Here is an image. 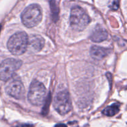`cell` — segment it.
<instances>
[{"label": "cell", "mask_w": 127, "mask_h": 127, "mask_svg": "<svg viewBox=\"0 0 127 127\" xmlns=\"http://www.w3.org/2000/svg\"><path fill=\"white\" fill-rule=\"evenodd\" d=\"M6 92L9 95L16 99H22L25 94V88L19 78H14L6 87Z\"/></svg>", "instance_id": "cell-7"}, {"label": "cell", "mask_w": 127, "mask_h": 127, "mask_svg": "<svg viewBox=\"0 0 127 127\" xmlns=\"http://www.w3.org/2000/svg\"><path fill=\"white\" fill-rule=\"evenodd\" d=\"M50 5L51 12L53 16V19H57L58 16V7L57 2L54 0H51L50 1Z\"/></svg>", "instance_id": "cell-12"}, {"label": "cell", "mask_w": 127, "mask_h": 127, "mask_svg": "<svg viewBox=\"0 0 127 127\" xmlns=\"http://www.w3.org/2000/svg\"><path fill=\"white\" fill-rule=\"evenodd\" d=\"M42 19V8L37 4L29 5L21 14L22 24L28 28H32L37 26Z\"/></svg>", "instance_id": "cell-2"}, {"label": "cell", "mask_w": 127, "mask_h": 127, "mask_svg": "<svg viewBox=\"0 0 127 127\" xmlns=\"http://www.w3.org/2000/svg\"><path fill=\"white\" fill-rule=\"evenodd\" d=\"M22 64V61L18 59L7 58L4 60L0 64V79L2 81L9 80Z\"/></svg>", "instance_id": "cell-5"}, {"label": "cell", "mask_w": 127, "mask_h": 127, "mask_svg": "<svg viewBox=\"0 0 127 127\" xmlns=\"http://www.w3.org/2000/svg\"><path fill=\"white\" fill-rule=\"evenodd\" d=\"M53 107L59 114L64 115L71 111L72 109L71 100L67 91L59 92L53 100Z\"/></svg>", "instance_id": "cell-6"}, {"label": "cell", "mask_w": 127, "mask_h": 127, "mask_svg": "<svg viewBox=\"0 0 127 127\" xmlns=\"http://www.w3.org/2000/svg\"><path fill=\"white\" fill-rule=\"evenodd\" d=\"M33 125L31 124H21V125H19L17 127H33Z\"/></svg>", "instance_id": "cell-14"}, {"label": "cell", "mask_w": 127, "mask_h": 127, "mask_svg": "<svg viewBox=\"0 0 127 127\" xmlns=\"http://www.w3.org/2000/svg\"><path fill=\"white\" fill-rule=\"evenodd\" d=\"M29 38L24 32H19L12 35L9 39L7 47L9 51L14 55H21L27 50Z\"/></svg>", "instance_id": "cell-1"}, {"label": "cell", "mask_w": 127, "mask_h": 127, "mask_svg": "<svg viewBox=\"0 0 127 127\" xmlns=\"http://www.w3.org/2000/svg\"><path fill=\"white\" fill-rule=\"evenodd\" d=\"M47 94V89L45 86L38 81L33 80L30 85L27 97L32 105L39 106L44 104Z\"/></svg>", "instance_id": "cell-4"}, {"label": "cell", "mask_w": 127, "mask_h": 127, "mask_svg": "<svg viewBox=\"0 0 127 127\" xmlns=\"http://www.w3.org/2000/svg\"><path fill=\"white\" fill-rule=\"evenodd\" d=\"M119 111H120V104L118 103H115L105 108L102 111V114L106 116L113 117L117 114Z\"/></svg>", "instance_id": "cell-11"}, {"label": "cell", "mask_w": 127, "mask_h": 127, "mask_svg": "<svg viewBox=\"0 0 127 127\" xmlns=\"http://www.w3.org/2000/svg\"><path fill=\"white\" fill-rule=\"evenodd\" d=\"M111 50L109 48L94 45L90 50V55L92 58L96 60H100L108 55Z\"/></svg>", "instance_id": "cell-9"}, {"label": "cell", "mask_w": 127, "mask_h": 127, "mask_svg": "<svg viewBox=\"0 0 127 127\" xmlns=\"http://www.w3.org/2000/svg\"><path fill=\"white\" fill-rule=\"evenodd\" d=\"M108 38V32L100 26H97L90 35V39L93 42L99 43L105 40Z\"/></svg>", "instance_id": "cell-8"}, {"label": "cell", "mask_w": 127, "mask_h": 127, "mask_svg": "<svg viewBox=\"0 0 127 127\" xmlns=\"http://www.w3.org/2000/svg\"><path fill=\"white\" fill-rule=\"evenodd\" d=\"M109 6L112 9L117 10L119 7V0H110Z\"/></svg>", "instance_id": "cell-13"}, {"label": "cell", "mask_w": 127, "mask_h": 127, "mask_svg": "<svg viewBox=\"0 0 127 127\" xmlns=\"http://www.w3.org/2000/svg\"><path fill=\"white\" fill-rule=\"evenodd\" d=\"M29 43L31 47L37 52H39L43 48L44 46L45 41L43 37L38 35H31L29 38Z\"/></svg>", "instance_id": "cell-10"}, {"label": "cell", "mask_w": 127, "mask_h": 127, "mask_svg": "<svg viewBox=\"0 0 127 127\" xmlns=\"http://www.w3.org/2000/svg\"><path fill=\"white\" fill-rule=\"evenodd\" d=\"M70 26L74 31L81 32L88 27L91 19L82 7L75 6L72 8L70 14Z\"/></svg>", "instance_id": "cell-3"}, {"label": "cell", "mask_w": 127, "mask_h": 127, "mask_svg": "<svg viewBox=\"0 0 127 127\" xmlns=\"http://www.w3.org/2000/svg\"><path fill=\"white\" fill-rule=\"evenodd\" d=\"M55 127H67V126L65 125V124H57V125L55 126Z\"/></svg>", "instance_id": "cell-15"}]
</instances>
